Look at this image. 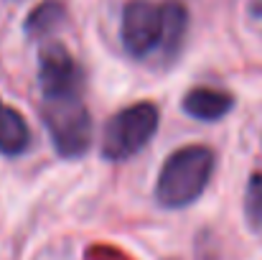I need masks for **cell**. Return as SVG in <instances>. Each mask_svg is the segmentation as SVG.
<instances>
[{
  "label": "cell",
  "mask_w": 262,
  "mask_h": 260,
  "mask_svg": "<svg viewBox=\"0 0 262 260\" xmlns=\"http://www.w3.org/2000/svg\"><path fill=\"white\" fill-rule=\"evenodd\" d=\"M122 46L130 56L145 59L163 41V10L150 0H127L122 8Z\"/></svg>",
  "instance_id": "cell-5"
},
{
  "label": "cell",
  "mask_w": 262,
  "mask_h": 260,
  "mask_svg": "<svg viewBox=\"0 0 262 260\" xmlns=\"http://www.w3.org/2000/svg\"><path fill=\"white\" fill-rule=\"evenodd\" d=\"M38 85L43 99H69L79 97L84 87L82 67L74 62L69 49L59 41L41 46L38 51Z\"/></svg>",
  "instance_id": "cell-4"
},
{
  "label": "cell",
  "mask_w": 262,
  "mask_h": 260,
  "mask_svg": "<svg viewBox=\"0 0 262 260\" xmlns=\"http://www.w3.org/2000/svg\"><path fill=\"white\" fill-rule=\"evenodd\" d=\"M161 10H163V41H161L163 56L166 59H173L176 54L181 51L183 38H186V31H188V10L178 0L163 3Z\"/></svg>",
  "instance_id": "cell-8"
},
{
  "label": "cell",
  "mask_w": 262,
  "mask_h": 260,
  "mask_svg": "<svg viewBox=\"0 0 262 260\" xmlns=\"http://www.w3.org/2000/svg\"><path fill=\"white\" fill-rule=\"evenodd\" d=\"M43 125L61 158H82L92 146V115L79 97L46 99Z\"/></svg>",
  "instance_id": "cell-3"
},
{
  "label": "cell",
  "mask_w": 262,
  "mask_h": 260,
  "mask_svg": "<svg viewBox=\"0 0 262 260\" xmlns=\"http://www.w3.org/2000/svg\"><path fill=\"white\" fill-rule=\"evenodd\" d=\"M250 13H252L255 18H262V0H252V5H250Z\"/></svg>",
  "instance_id": "cell-11"
},
{
  "label": "cell",
  "mask_w": 262,
  "mask_h": 260,
  "mask_svg": "<svg viewBox=\"0 0 262 260\" xmlns=\"http://www.w3.org/2000/svg\"><path fill=\"white\" fill-rule=\"evenodd\" d=\"M158 107L153 102H135L120 110L104 128L102 156L107 161H127L140 153L158 130Z\"/></svg>",
  "instance_id": "cell-2"
},
{
  "label": "cell",
  "mask_w": 262,
  "mask_h": 260,
  "mask_svg": "<svg viewBox=\"0 0 262 260\" xmlns=\"http://www.w3.org/2000/svg\"><path fill=\"white\" fill-rule=\"evenodd\" d=\"M31 146V130L26 117L15 110L3 105L0 110V153L8 158H15L20 153H26V148Z\"/></svg>",
  "instance_id": "cell-7"
},
{
  "label": "cell",
  "mask_w": 262,
  "mask_h": 260,
  "mask_svg": "<svg viewBox=\"0 0 262 260\" xmlns=\"http://www.w3.org/2000/svg\"><path fill=\"white\" fill-rule=\"evenodd\" d=\"M0 110H3V102H0Z\"/></svg>",
  "instance_id": "cell-12"
},
{
  "label": "cell",
  "mask_w": 262,
  "mask_h": 260,
  "mask_svg": "<svg viewBox=\"0 0 262 260\" xmlns=\"http://www.w3.org/2000/svg\"><path fill=\"white\" fill-rule=\"evenodd\" d=\"M183 112L193 120L201 123H216L222 120L232 107H234V97L224 89H214V87H193L183 94L181 102Z\"/></svg>",
  "instance_id": "cell-6"
},
{
  "label": "cell",
  "mask_w": 262,
  "mask_h": 260,
  "mask_svg": "<svg viewBox=\"0 0 262 260\" xmlns=\"http://www.w3.org/2000/svg\"><path fill=\"white\" fill-rule=\"evenodd\" d=\"M245 214H247V225L252 230L262 232V171H255L250 176V181H247Z\"/></svg>",
  "instance_id": "cell-10"
},
{
  "label": "cell",
  "mask_w": 262,
  "mask_h": 260,
  "mask_svg": "<svg viewBox=\"0 0 262 260\" xmlns=\"http://www.w3.org/2000/svg\"><path fill=\"white\" fill-rule=\"evenodd\" d=\"M214 173V151L206 146H183L173 151L158 173L156 199L166 209L193 204L209 186Z\"/></svg>",
  "instance_id": "cell-1"
},
{
  "label": "cell",
  "mask_w": 262,
  "mask_h": 260,
  "mask_svg": "<svg viewBox=\"0 0 262 260\" xmlns=\"http://www.w3.org/2000/svg\"><path fill=\"white\" fill-rule=\"evenodd\" d=\"M64 21H67L64 3L61 0H43L28 13L23 31L31 38H43V36H51L54 31H59Z\"/></svg>",
  "instance_id": "cell-9"
}]
</instances>
